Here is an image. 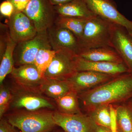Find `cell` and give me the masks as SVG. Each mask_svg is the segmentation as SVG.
Segmentation results:
<instances>
[{
  "instance_id": "6da1fadb",
  "label": "cell",
  "mask_w": 132,
  "mask_h": 132,
  "mask_svg": "<svg viewBox=\"0 0 132 132\" xmlns=\"http://www.w3.org/2000/svg\"><path fill=\"white\" fill-rule=\"evenodd\" d=\"M85 113L104 105L123 104L132 99V73L117 76L104 84L78 94Z\"/></svg>"
},
{
  "instance_id": "7a4b0ae2",
  "label": "cell",
  "mask_w": 132,
  "mask_h": 132,
  "mask_svg": "<svg viewBox=\"0 0 132 132\" xmlns=\"http://www.w3.org/2000/svg\"><path fill=\"white\" fill-rule=\"evenodd\" d=\"M54 111L19 109L13 110L4 117L20 132H49L57 126L54 119Z\"/></svg>"
},
{
  "instance_id": "3957f363",
  "label": "cell",
  "mask_w": 132,
  "mask_h": 132,
  "mask_svg": "<svg viewBox=\"0 0 132 132\" xmlns=\"http://www.w3.org/2000/svg\"><path fill=\"white\" fill-rule=\"evenodd\" d=\"M112 23L98 16L88 19L82 37L79 41L80 52L92 48L111 47Z\"/></svg>"
},
{
  "instance_id": "277c9868",
  "label": "cell",
  "mask_w": 132,
  "mask_h": 132,
  "mask_svg": "<svg viewBox=\"0 0 132 132\" xmlns=\"http://www.w3.org/2000/svg\"><path fill=\"white\" fill-rule=\"evenodd\" d=\"M12 99L10 109L36 111L42 109L57 110L54 101L45 96L40 90H29L13 85L10 87Z\"/></svg>"
},
{
  "instance_id": "5b68a950",
  "label": "cell",
  "mask_w": 132,
  "mask_h": 132,
  "mask_svg": "<svg viewBox=\"0 0 132 132\" xmlns=\"http://www.w3.org/2000/svg\"><path fill=\"white\" fill-rule=\"evenodd\" d=\"M34 25L38 32L53 26L58 15L49 0H30L23 11Z\"/></svg>"
},
{
  "instance_id": "8992f818",
  "label": "cell",
  "mask_w": 132,
  "mask_h": 132,
  "mask_svg": "<svg viewBox=\"0 0 132 132\" xmlns=\"http://www.w3.org/2000/svg\"><path fill=\"white\" fill-rule=\"evenodd\" d=\"M48 47H52L47 31L38 32L32 39L17 43L13 53L14 65L17 67L34 64L38 51L42 48Z\"/></svg>"
},
{
  "instance_id": "52a82bcc",
  "label": "cell",
  "mask_w": 132,
  "mask_h": 132,
  "mask_svg": "<svg viewBox=\"0 0 132 132\" xmlns=\"http://www.w3.org/2000/svg\"><path fill=\"white\" fill-rule=\"evenodd\" d=\"M77 55L68 50L56 52L50 66L45 72L47 79L67 80L77 72L76 59Z\"/></svg>"
},
{
  "instance_id": "ba28073f",
  "label": "cell",
  "mask_w": 132,
  "mask_h": 132,
  "mask_svg": "<svg viewBox=\"0 0 132 132\" xmlns=\"http://www.w3.org/2000/svg\"><path fill=\"white\" fill-rule=\"evenodd\" d=\"M88 8L97 16L124 27L132 33V21L118 11L112 0H85Z\"/></svg>"
},
{
  "instance_id": "9c48e42d",
  "label": "cell",
  "mask_w": 132,
  "mask_h": 132,
  "mask_svg": "<svg viewBox=\"0 0 132 132\" xmlns=\"http://www.w3.org/2000/svg\"><path fill=\"white\" fill-rule=\"evenodd\" d=\"M54 119L57 126L65 132L97 131V125L87 114H66L55 111Z\"/></svg>"
},
{
  "instance_id": "30bf717a",
  "label": "cell",
  "mask_w": 132,
  "mask_h": 132,
  "mask_svg": "<svg viewBox=\"0 0 132 132\" xmlns=\"http://www.w3.org/2000/svg\"><path fill=\"white\" fill-rule=\"evenodd\" d=\"M6 24L10 37L17 43L32 39L38 33L30 19L21 11L15 10Z\"/></svg>"
},
{
  "instance_id": "8fae6325",
  "label": "cell",
  "mask_w": 132,
  "mask_h": 132,
  "mask_svg": "<svg viewBox=\"0 0 132 132\" xmlns=\"http://www.w3.org/2000/svg\"><path fill=\"white\" fill-rule=\"evenodd\" d=\"M111 47L123 60L130 73H132V37L124 27L112 23Z\"/></svg>"
},
{
  "instance_id": "7c38bea8",
  "label": "cell",
  "mask_w": 132,
  "mask_h": 132,
  "mask_svg": "<svg viewBox=\"0 0 132 132\" xmlns=\"http://www.w3.org/2000/svg\"><path fill=\"white\" fill-rule=\"evenodd\" d=\"M10 75L13 85L29 90H40L41 86L45 79L34 64L15 67Z\"/></svg>"
},
{
  "instance_id": "4fadbf2b",
  "label": "cell",
  "mask_w": 132,
  "mask_h": 132,
  "mask_svg": "<svg viewBox=\"0 0 132 132\" xmlns=\"http://www.w3.org/2000/svg\"><path fill=\"white\" fill-rule=\"evenodd\" d=\"M47 31L50 45L55 52L65 50L73 52L76 55L79 53V40L71 31L54 24Z\"/></svg>"
},
{
  "instance_id": "5bb4252c",
  "label": "cell",
  "mask_w": 132,
  "mask_h": 132,
  "mask_svg": "<svg viewBox=\"0 0 132 132\" xmlns=\"http://www.w3.org/2000/svg\"><path fill=\"white\" fill-rule=\"evenodd\" d=\"M116 76L92 71H78L67 80L78 94L110 80Z\"/></svg>"
},
{
  "instance_id": "9a60e30c",
  "label": "cell",
  "mask_w": 132,
  "mask_h": 132,
  "mask_svg": "<svg viewBox=\"0 0 132 132\" xmlns=\"http://www.w3.org/2000/svg\"><path fill=\"white\" fill-rule=\"evenodd\" d=\"M76 69L78 71H92L117 76L130 72L125 63L109 62H92L85 60L76 56Z\"/></svg>"
},
{
  "instance_id": "2e32d148",
  "label": "cell",
  "mask_w": 132,
  "mask_h": 132,
  "mask_svg": "<svg viewBox=\"0 0 132 132\" xmlns=\"http://www.w3.org/2000/svg\"><path fill=\"white\" fill-rule=\"evenodd\" d=\"M54 6L58 16L86 19L97 16L88 8L85 0H73Z\"/></svg>"
},
{
  "instance_id": "e0dca14e",
  "label": "cell",
  "mask_w": 132,
  "mask_h": 132,
  "mask_svg": "<svg viewBox=\"0 0 132 132\" xmlns=\"http://www.w3.org/2000/svg\"><path fill=\"white\" fill-rule=\"evenodd\" d=\"M77 55L85 60L89 61L124 63L123 60L115 50L110 46L84 50Z\"/></svg>"
},
{
  "instance_id": "ac0fdd59",
  "label": "cell",
  "mask_w": 132,
  "mask_h": 132,
  "mask_svg": "<svg viewBox=\"0 0 132 132\" xmlns=\"http://www.w3.org/2000/svg\"><path fill=\"white\" fill-rule=\"evenodd\" d=\"M72 90V87L68 80L47 79L45 78L40 87V91L43 94L54 101Z\"/></svg>"
},
{
  "instance_id": "d6986e66",
  "label": "cell",
  "mask_w": 132,
  "mask_h": 132,
  "mask_svg": "<svg viewBox=\"0 0 132 132\" xmlns=\"http://www.w3.org/2000/svg\"><path fill=\"white\" fill-rule=\"evenodd\" d=\"M57 110L60 113L74 114L82 113L81 110L78 94L73 90L54 101Z\"/></svg>"
},
{
  "instance_id": "ffe728a7",
  "label": "cell",
  "mask_w": 132,
  "mask_h": 132,
  "mask_svg": "<svg viewBox=\"0 0 132 132\" xmlns=\"http://www.w3.org/2000/svg\"><path fill=\"white\" fill-rule=\"evenodd\" d=\"M10 35L6 48L4 54L1 59L0 65V84H2L7 75L10 74L15 67L13 53L17 45Z\"/></svg>"
},
{
  "instance_id": "44dd1931",
  "label": "cell",
  "mask_w": 132,
  "mask_h": 132,
  "mask_svg": "<svg viewBox=\"0 0 132 132\" xmlns=\"http://www.w3.org/2000/svg\"><path fill=\"white\" fill-rule=\"evenodd\" d=\"M87 20L81 18L58 16L54 24L71 31L77 37L79 41L82 37Z\"/></svg>"
},
{
  "instance_id": "7402d4cb",
  "label": "cell",
  "mask_w": 132,
  "mask_h": 132,
  "mask_svg": "<svg viewBox=\"0 0 132 132\" xmlns=\"http://www.w3.org/2000/svg\"><path fill=\"white\" fill-rule=\"evenodd\" d=\"M118 127L121 132H132V111L127 103L115 105Z\"/></svg>"
},
{
  "instance_id": "603a6c76",
  "label": "cell",
  "mask_w": 132,
  "mask_h": 132,
  "mask_svg": "<svg viewBox=\"0 0 132 132\" xmlns=\"http://www.w3.org/2000/svg\"><path fill=\"white\" fill-rule=\"evenodd\" d=\"M52 47L45 48L39 50L36 56L34 64L36 66L40 75L44 77L56 54Z\"/></svg>"
},
{
  "instance_id": "cb8c5ba5",
  "label": "cell",
  "mask_w": 132,
  "mask_h": 132,
  "mask_svg": "<svg viewBox=\"0 0 132 132\" xmlns=\"http://www.w3.org/2000/svg\"><path fill=\"white\" fill-rule=\"evenodd\" d=\"M87 114L90 116L97 126L110 129L111 115L109 105L99 106Z\"/></svg>"
},
{
  "instance_id": "d4e9b609",
  "label": "cell",
  "mask_w": 132,
  "mask_h": 132,
  "mask_svg": "<svg viewBox=\"0 0 132 132\" xmlns=\"http://www.w3.org/2000/svg\"><path fill=\"white\" fill-rule=\"evenodd\" d=\"M12 95L10 87L3 83L0 85V119L10 109Z\"/></svg>"
},
{
  "instance_id": "484cf974",
  "label": "cell",
  "mask_w": 132,
  "mask_h": 132,
  "mask_svg": "<svg viewBox=\"0 0 132 132\" xmlns=\"http://www.w3.org/2000/svg\"><path fill=\"white\" fill-rule=\"evenodd\" d=\"M10 36L8 27L6 24L1 23L0 35V60L4 54Z\"/></svg>"
},
{
  "instance_id": "4316f807",
  "label": "cell",
  "mask_w": 132,
  "mask_h": 132,
  "mask_svg": "<svg viewBox=\"0 0 132 132\" xmlns=\"http://www.w3.org/2000/svg\"><path fill=\"white\" fill-rule=\"evenodd\" d=\"M15 11L14 6L12 3L7 1L2 3L0 5V12L3 16L10 18Z\"/></svg>"
},
{
  "instance_id": "83f0119b",
  "label": "cell",
  "mask_w": 132,
  "mask_h": 132,
  "mask_svg": "<svg viewBox=\"0 0 132 132\" xmlns=\"http://www.w3.org/2000/svg\"><path fill=\"white\" fill-rule=\"evenodd\" d=\"M111 115V132H118V125L117 121V109L115 105H109Z\"/></svg>"
},
{
  "instance_id": "f1b7e54d",
  "label": "cell",
  "mask_w": 132,
  "mask_h": 132,
  "mask_svg": "<svg viewBox=\"0 0 132 132\" xmlns=\"http://www.w3.org/2000/svg\"><path fill=\"white\" fill-rule=\"evenodd\" d=\"M12 124L9 123L5 117L1 119L0 132H20L18 131Z\"/></svg>"
},
{
  "instance_id": "f546056e",
  "label": "cell",
  "mask_w": 132,
  "mask_h": 132,
  "mask_svg": "<svg viewBox=\"0 0 132 132\" xmlns=\"http://www.w3.org/2000/svg\"><path fill=\"white\" fill-rule=\"evenodd\" d=\"M12 3L14 6L15 10L23 12L30 0H6Z\"/></svg>"
},
{
  "instance_id": "4dcf8cb0",
  "label": "cell",
  "mask_w": 132,
  "mask_h": 132,
  "mask_svg": "<svg viewBox=\"0 0 132 132\" xmlns=\"http://www.w3.org/2000/svg\"><path fill=\"white\" fill-rule=\"evenodd\" d=\"M53 6H58L62 5L71 1L73 0H49Z\"/></svg>"
},
{
  "instance_id": "1f68e13d",
  "label": "cell",
  "mask_w": 132,
  "mask_h": 132,
  "mask_svg": "<svg viewBox=\"0 0 132 132\" xmlns=\"http://www.w3.org/2000/svg\"><path fill=\"white\" fill-rule=\"evenodd\" d=\"M96 132H111V131L108 128L97 126Z\"/></svg>"
},
{
  "instance_id": "d6a6232c",
  "label": "cell",
  "mask_w": 132,
  "mask_h": 132,
  "mask_svg": "<svg viewBox=\"0 0 132 132\" xmlns=\"http://www.w3.org/2000/svg\"><path fill=\"white\" fill-rule=\"evenodd\" d=\"M126 103L132 111V99L130 100L128 102H127Z\"/></svg>"
},
{
  "instance_id": "836d02e7",
  "label": "cell",
  "mask_w": 132,
  "mask_h": 132,
  "mask_svg": "<svg viewBox=\"0 0 132 132\" xmlns=\"http://www.w3.org/2000/svg\"><path fill=\"white\" fill-rule=\"evenodd\" d=\"M49 132H65V131H64V130H58V131H51Z\"/></svg>"
},
{
  "instance_id": "e575fe53",
  "label": "cell",
  "mask_w": 132,
  "mask_h": 132,
  "mask_svg": "<svg viewBox=\"0 0 132 132\" xmlns=\"http://www.w3.org/2000/svg\"><path fill=\"white\" fill-rule=\"evenodd\" d=\"M130 32V34L131 35V36L132 37V33L131 32Z\"/></svg>"
}]
</instances>
